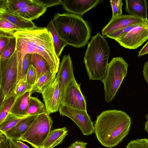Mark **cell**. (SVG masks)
<instances>
[{"instance_id": "4dcf8cb0", "label": "cell", "mask_w": 148, "mask_h": 148, "mask_svg": "<svg viewBox=\"0 0 148 148\" xmlns=\"http://www.w3.org/2000/svg\"><path fill=\"white\" fill-rule=\"evenodd\" d=\"M32 86L28 84L26 79V75L17 83L14 95L17 97L26 92L31 90Z\"/></svg>"}, {"instance_id": "8d00e7d4", "label": "cell", "mask_w": 148, "mask_h": 148, "mask_svg": "<svg viewBox=\"0 0 148 148\" xmlns=\"http://www.w3.org/2000/svg\"><path fill=\"white\" fill-rule=\"evenodd\" d=\"M39 2L47 8L61 5L62 0H38Z\"/></svg>"}, {"instance_id": "52a82bcc", "label": "cell", "mask_w": 148, "mask_h": 148, "mask_svg": "<svg viewBox=\"0 0 148 148\" xmlns=\"http://www.w3.org/2000/svg\"><path fill=\"white\" fill-rule=\"evenodd\" d=\"M49 115L46 112L38 115L20 140L27 142L34 148H42L53 123Z\"/></svg>"}, {"instance_id": "4fadbf2b", "label": "cell", "mask_w": 148, "mask_h": 148, "mask_svg": "<svg viewBox=\"0 0 148 148\" xmlns=\"http://www.w3.org/2000/svg\"><path fill=\"white\" fill-rule=\"evenodd\" d=\"M56 76L59 81L62 100L67 85L72 80L75 79L73 65L70 54L63 56Z\"/></svg>"}, {"instance_id": "ee69618b", "label": "cell", "mask_w": 148, "mask_h": 148, "mask_svg": "<svg viewBox=\"0 0 148 148\" xmlns=\"http://www.w3.org/2000/svg\"><path fill=\"white\" fill-rule=\"evenodd\" d=\"M147 119V121L145 123V130L147 132L148 135V114L145 116Z\"/></svg>"}, {"instance_id": "9c48e42d", "label": "cell", "mask_w": 148, "mask_h": 148, "mask_svg": "<svg viewBox=\"0 0 148 148\" xmlns=\"http://www.w3.org/2000/svg\"><path fill=\"white\" fill-rule=\"evenodd\" d=\"M148 39V19L125 35L115 39L125 48L135 49L141 46Z\"/></svg>"}, {"instance_id": "cb8c5ba5", "label": "cell", "mask_w": 148, "mask_h": 148, "mask_svg": "<svg viewBox=\"0 0 148 148\" xmlns=\"http://www.w3.org/2000/svg\"><path fill=\"white\" fill-rule=\"evenodd\" d=\"M5 2L8 10L12 13L25 6L42 5L38 0H5Z\"/></svg>"}, {"instance_id": "d6986e66", "label": "cell", "mask_w": 148, "mask_h": 148, "mask_svg": "<svg viewBox=\"0 0 148 148\" xmlns=\"http://www.w3.org/2000/svg\"><path fill=\"white\" fill-rule=\"evenodd\" d=\"M47 8L42 5H33L22 8L13 14L32 21L37 19L42 15L47 10Z\"/></svg>"}, {"instance_id": "f546056e", "label": "cell", "mask_w": 148, "mask_h": 148, "mask_svg": "<svg viewBox=\"0 0 148 148\" xmlns=\"http://www.w3.org/2000/svg\"><path fill=\"white\" fill-rule=\"evenodd\" d=\"M16 39L14 36L11 38L9 43L0 54V60H5L12 55L16 50Z\"/></svg>"}, {"instance_id": "ba28073f", "label": "cell", "mask_w": 148, "mask_h": 148, "mask_svg": "<svg viewBox=\"0 0 148 148\" xmlns=\"http://www.w3.org/2000/svg\"><path fill=\"white\" fill-rule=\"evenodd\" d=\"M59 111L60 115L68 117L75 123L83 135H90L94 132V125L87 111L61 104Z\"/></svg>"}, {"instance_id": "2e32d148", "label": "cell", "mask_w": 148, "mask_h": 148, "mask_svg": "<svg viewBox=\"0 0 148 148\" xmlns=\"http://www.w3.org/2000/svg\"><path fill=\"white\" fill-rule=\"evenodd\" d=\"M38 116L29 115L23 118L14 127L3 133L8 138L20 140Z\"/></svg>"}, {"instance_id": "74e56055", "label": "cell", "mask_w": 148, "mask_h": 148, "mask_svg": "<svg viewBox=\"0 0 148 148\" xmlns=\"http://www.w3.org/2000/svg\"><path fill=\"white\" fill-rule=\"evenodd\" d=\"M0 148H10L8 138L1 132L0 133Z\"/></svg>"}, {"instance_id": "e575fe53", "label": "cell", "mask_w": 148, "mask_h": 148, "mask_svg": "<svg viewBox=\"0 0 148 148\" xmlns=\"http://www.w3.org/2000/svg\"><path fill=\"white\" fill-rule=\"evenodd\" d=\"M127 148H148V139L146 138L131 141L126 146Z\"/></svg>"}, {"instance_id": "7402d4cb", "label": "cell", "mask_w": 148, "mask_h": 148, "mask_svg": "<svg viewBox=\"0 0 148 148\" xmlns=\"http://www.w3.org/2000/svg\"><path fill=\"white\" fill-rule=\"evenodd\" d=\"M52 38L55 51L57 56L59 58L64 48L68 45L60 37L54 26L52 20H51L47 27Z\"/></svg>"}, {"instance_id": "3957f363", "label": "cell", "mask_w": 148, "mask_h": 148, "mask_svg": "<svg viewBox=\"0 0 148 148\" xmlns=\"http://www.w3.org/2000/svg\"><path fill=\"white\" fill-rule=\"evenodd\" d=\"M61 38L68 45L79 48L88 42L91 29L86 21L79 16L69 13L55 14L52 20Z\"/></svg>"}, {"instance_id": "b9f144b4", "label": "cell", "mask_w": 148, "mask_h": 148, "mask_svg": "<svg viewBox=\"0 0 148 148\" xmlns=\"http://www.w3.org/2000/svg\"><path fill=\"white\" fill-rule=\"evenodd\" d=\"M10 148H21L14 140L8 138Z\"/></svg>"}, {"instance_id": "484cf974", "label": "cell", "mask_w": 148, "mask_h": 148, "mask_svg": "<svg viewBox=\"0 0 148 148\" xmlns=\"http://www.w3.org/2000/svg\"><path fill=\"white\" fill-rule=\"evenodd\" d=\"M16 98L14 95L10 96L5 99L0 103V124L4 120L9 113Z\"/></svg>"}, {"instance_id": "ffe728a7", "label": "cell", "mask_w": 148, "mask_h": 148, "mask_svg": "<svg viewBox=\"0 0 148 148\" xmlns=\"http://www.w3.org/2000/svg\"><path fill=\"white\" fill-rule=\"evenodd\" d=\"M68 132V130L66 127L51 131L43 142L42 148H53L61 144Z\"/></svg>"}, {"instance_id": "603a6c76", "label": "cell", "mask_w": 148, "mask_h": 148, "mask_svg": "<svg viewBox=\"0 0 148 148\" xmlns=\"http://www.w3.org/2000/svg\"><path fill=\"white\" fill-rule=\"evenodd\" d=\"M31 64L37 73V79L47 72L50 71L49 66L47 61L38 54H32Z\"/></svg>"}, {"instance_id": "5bb4252c", "label": "cell", "mask_w": 148, "mask_h": 148, "mask_svg": "<svg viewBox=\"0 0 148 148\" xmlns=\"http://www.w3.org/2000/svg\"><path fill=\"white\" fill-rule=\"evenodd\" d=\"M102 1L100 0H62L61 5L69 13L81 16Z\"/></svg>"}, {"instance_id": "e0dca14e", "label": "cell", "mask_w": 148, "mask_h": 148, "mask_svg": "<svg viewBox=\"0 0 148 148\" xmlns=\"http://www.w3.org/2000/svg\"><path fill=\"white\" fill-rule=\"evenodd\" d=\"M126 12L129 14L140 18L147 19V6L146 0H125Z\"/></svg>"}, {"instance_id": "277c9868", "label": "cell", "mask_w": 148, "mask_h": 148, "mask_svg": "<svg viewBox=\"0 0 148 148\" xmlns=\"http://www.w3.org/2000/svg\"><path fill=\"white\" fill-rule=\"evenodd\" d=\"M110 50L104 37L99 33L91 37L84 63L90 80L103 79L106 74Z\"/></svg>"}, {"instance_id": "44dd1931", "label": "cell", "mask_w": 148, "mask_h": 148, "mask_svg": "<svg viewBox=\"0 0 148 148\" xmlns=\"http://www.w3.org/2000/svg\"><path fill=\"white\" fill-rule=\"evenodd\" d=\"M56 73L49 71L38 78L32 86L31 90L32 94L35 92L42 94L54 81Z\"/></svg>"}, {"instance_id": "9a60e30c", "label": "cell", "mask_w": 148, "mask_h": 148, "mask_svg": "<svg viewBox=\"0 0 148 148\" xmlns=\"http://www.w3.org/2000/svg\"><path fill=\"white\" fill-rule=\"evenodd\" d=\"M0 16L5 18L22 30L31 29L38 27L32 21L9 11L6 7L5 0H0Z\"/></svg>"}, {"instance_id": "d4e9b609", "label": "cell", "mask_w": 148, "mask_h": 148, "mask_svg": "<svg viewBox=\"0 0 148 148\" xmlns=\"http://www.w3.org/2000/svg\"><path fill=\"white\" fill-rule=\"evenodd\" d=\"M45 112V104L37 97H31L27 111V115H38Z\"/></svg>"}, {"instance_id": "30bf717a", "label": "cell", "mask_w": 148, "mask_h": 148, "mask_svg": "<svg viewBox=\"0 0 148 148\" xmlns=\"http://www.w3.org/2000/svg\"><path fill=\"white\" fill-rule=\"evenodd\" d=\"M85 97L80 89V84L75 79L68 84L65 90L61 104L77 109L86 111V103Z\"/></svg>"}, {"instance_id": "7c38bea8", "label": "cell", "mask_w": 148, "mask_h": 148, "mask_svg": "<svg viewBox=\"0 0 148 148\" xmlns=\"http://www.w3.org/2000/svg\"><path fill=\"white\" fill-rule=\"evenodd\" d=\"M147 19H143L129 14L122 15L118 17L112 18L108 23L102 29V36H106L130 26L143 23Z\"/></svg>"}, {"instance_id": "1f68e13d", "label": "cell", "mask_w": 148, "mask_h": 148, "mask_svg": "<svg viewBox=\"0 0 148 148\" xmlns=\"http://www.w3.org/2000/svg\"><path fill=\"white\" fill-rule=\"evenodd\" d=\"M143 23L135 24L128 26L112 33L108 34L106 36L107 37L115 40V39L120 38L124 36L136 27Z\"/></svg>"}, {"instance_id": "8992f818", "label": "cell", "mask_w": 148, "mask_h": 148, "mask_svg": "<svg viewBox=\"0 0 148 148\" xmlns=\"http://www.w3.org/2000/svg\"><path fill=\"white\" fill-rule=\"evenodd\" d=\"M18 60L16 51L5 60H0V103L14 95L17 84Z\"/></svg>"}, {"instance_id": "f35d334b", "label": "cell", "mask_w": 148, "mask_h": 148, "mask_svg": "<svg viewBox=\"0 0 148 148\" xmlns=\"http://www.w3.org/2000/svg\"><path fill=\"white\" fill-rule=\"evenodd\" d=\"M87 143L83 141H76L72 143L67 148H87Z\"/></svg>"}, {"instance_id": "60d3db41", "label": "cell", "mask_w": 148, "mask_h": 148, "mask_svg": "<svg viewBox=\"0 0 148 148\" xmlns=\"http://www.w3.org/2000/svg\"><path fill=\"white\" fill-rule=\"evenodd\" d=\"M148 53V42L138 52V56H140Z\"/></svg>"}, {"instance_id": "ab89813d", "label": "cell", "mask_w": 148, "mask_h": 148, "mask_svg": "<svg viewBox=\"0 0 148 148\" xmlns=\"http://www.w3.org/2000/svg\"><path fill=\"white\" fill-rule=\"evenodd\" d=\"M143 74L144 78L148 84V61L145 62L144 65Z\"/></svg>"}, {"instance_id": "6da1fadb", "label": "cell", "mask_w": 148, "mask_h": 148, "mask_svg": "<svg viewBox=\"0 0 148 148\" xmlns=\"http://www.w3.org/2000/svg\"><path fill=\"white\" fill-rule=\"evenodd\" d=\"M14 34L16 39L18 71L26 54L36 53L46 60L51 72H58L60 59L56 54L52 35L47 27H37L33 29L23 30L17 31Z\"/></svg>"}, {"instance_id": "5b68a950", "label": "cell", "mask_w": 148, "mask_h": 148, "mask_svg": "<svg viewBox=\"0 0 148 148\" xmlns=\"http://www.w3.org/2000/svg\"><path fill=\"white\" fill-rule=\"evenodd\" d=\"M128 64L122 57L114 58L108 64L105 77L102 82L104 98L107 103L114 98L127 73Z\"/></svg>"}, {"instance_id": "7bdbcfd3", "label": "cell", "mask_w": 148, "mask_h": 148, "mask_svg": "<svg viewBox=\"0 0 148 148\" xmlns=\"http://www.w3.org/2000/svg\"><path fill=\"white\" fill-rule=\"evenodd\" d=\"M15 141L21 148H30L27 145L21 142L20 140H16Z\"/></svg>"}, {"instance_id": "ac0fdd59", "label": "cell", "mask_w": 148, "mask_h": 148, "mask_svg": "<svg viewBox=\"0 0 148 148\" xmlns=\"http://www.w3.org/2000/svg\"><path fill=\"white\" fill-rule=\"evenodd\" d=\"M31 94L29 90L16 97L9 113L21 117L28 116L27 111Z\"/></svg>"}, {"instance_id": "8fae6325", "label": "cell", "mask_w": 148, "mask_h": 148, "mask_svg": "<svg viewBox=\"0 0 148 148\" xmlns=\"http://www.w3.org/2000/svg\"><path fill=\"white\" fill-rule=\"evenodd\" d=\"M45 103L46 112L48 114L59 110L61 103V96L58 78L56 76L54 81L41 94Z\"/></svg>"}, {"instance_id": "836d02e7", "label": "cell", "mask_w": 148, "mask_h": 148, "mask_svg": "<svg viewBox=\"0 0 148 148\" xmlns=\"http://www.w3.org/2000/svg\"><path fill=\"white\" fill-rule=\"evenodd\" d=\"M26 76L27 83L32 86L36 82L37 75L36 71L32 64L29 66Z\"/></svg>"}, {"instance_id": "f1b7e54d", "label": "cell", "mask_w": 148, "mask_h": 148, "mask_svg": "<svg viewBox=\"0 0 148 148\" xmlns=\"http://www.w3.org/2000/svg\"><path fill=\"white\" fill-rule=\"evenodd\" d=\"M22 30H23L5 18L0 16V32L14 34L17 31Z\"/></svg>"}, {"instance_id": "d590c367", "label": "cell", "mask_w": 148, "mask_h": 148, "mask_svg": "<svg viewBox=\"0 0 148 148\" xmlns=\"http://www.w3.org/2000/svg\"><path fill=\"white\" fill-rule=\"evenodd\" d=\"M14 36V34L0 32V54L9 43L11 38Z\"/></svg>"}, {"instance_id": "4316f807", "label": "cell", "mask_w": 148, "mask_h": 148, "mask_svg": "<svg viewBox=\"0 0 148 148\" xmlns=\"http://www.w3.org/2000/svg\"><path fill=\"white\" fill-rule=\"evenodd\" d=\"M23 118L9 113L4 120L0 124V132L3 133L10 129Z\"/></svg>"}, {"instance_id": "d6a6232c", "label": "cell", "mask_w": 148, "mask_h": 148, "mask_svg": "<svg viewBox=\"0 0 148 148\" xmlns=\"http://www.w3.org/2000/svg\"><path fill=\"white\" fill-rule=\"evenodd\" d=\"M112 7V18H116L122 15V6L123 4L121 0H111L110 1Z\"/></svg>"}, {"instance_id": "7a4b0ae2", "label": "cell", "mask_w": 148, "mask_h": 148, "mask_svg": "<svg viewBox=\"0 0 148 148\" xmlns=\"http://www.w3.org/2000/svg\"><path fill=\"white\" fill-rule=\"evenodd\" d=\"M131 124V118L125 112L107 110L97 116L94 132L102 145L112 148L117 146L128 135Z\"/></svg>"}, {"instance_id": "83f0119b", "label": "cell", "mask_w": 148, "mask_h": 148, "mask_svg": "<svg viewBox=\"0 0 148 148\" xmlns=\"http://www.w3.org/2000/svg\"><path fill=\"white\" fill-rule=\"evenodd\" d=\"M32 56L31 54L27 53L23 57L20 69L18 71L17 84L26 75L29 66L31 64Z\"/></svg>"}]
</instances>
